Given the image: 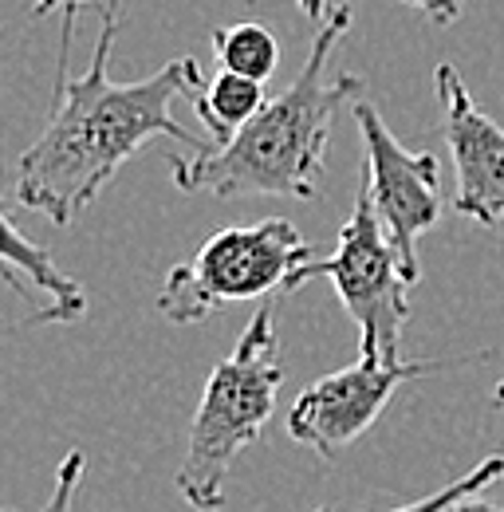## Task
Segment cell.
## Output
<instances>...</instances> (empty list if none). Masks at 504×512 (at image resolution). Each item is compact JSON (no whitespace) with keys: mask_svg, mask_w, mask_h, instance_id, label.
<instances>
[{"mask_svg":"<svg viewBox=\"0 0 504 512\" xmlns=\"http://www.w3.org/2000/svg\"><path fill=\"white\" fill-rule=\"evenodd\" d=\"M119 8L123 0L99 8L103 32L91 67L79 79H63L48 127L16 166V201L52 225H71L150 138H174L189 150L205 146L174 119V99L201 91L193 56L170 60L138 83L111 79L107 64L119 36Z\"/></svg>","mask_w":504,"mask_h":512,"instance_id":"1","label":"cell"},{"mask_svg":"<svg viewBox=\"0 0 504 512\" xmlns=\"http://www.w3.org/2000/svg\"><path fill=\"white\" fill-rule=\"evenodd\" d=\"M355 12L331 8L315 28L312 52L288 91L268 99L249 127L229 142H209L174 158L170 178L182 193L213 197H300L312 201L323 186V150L339 107L359 103L363 79L339 71L327 79L335 48L351 32Z\"/></svg>","mask_w":504,"mask_h":512,"instance_id":"2","label":"cell"},{"mask_svg":"<svg viewBox=\"0 0 504 512\" xmlns=\"http://www.w3.org/2000/svg\"><path fill=\"white\" fill-rule=\"evenodd\" d=\"M280 386L284 363L276 339V304H260L233 355L209 371L189 422L186 457L178 469V493L189 509L217 512L225 505V473L241 449L260 442L268 418L276 414Z\"/></svg>","mask_w":504,"mask_h":512,"instance_id":"3","label":"cell"},{"mask_svg":"<svg viewBox=\"0 0 504 512\" xmlns=\"http://www.w3.org/2000/svg\"><path fill=\"white\" fill-rule=\"evenodd\" d=\"M315 276L331 280L339 304L359 327V355L398 363L402 327L410 320V288L418 280L410 276V268L402 264V256L394 249L367 182L359 186L351 213L339 225L335 253L323 260H315V256L304 260L288 276L284 292H300Z\"/></svg>","mask_w":504,"mask_h":512,"instance_id":"4","label":"cell"},{"mask_svg":"<svg viewBox=\"0 0 504 512\" xmlns=\"http://www.w3.org/2000/svg\"><path fill=\"white\" fill-rule=\"evenodd\" d=\"M304 260H312V245L284 217L221 229L189 260L166 272L158 316L170 323H201L221 304H245L268 292H284L288 276Z\"/></svg>","mask_w":504,"mask_h":512,"instance_id":"5","label":"cell"},{"mask_svg":"<svg viewBox=\"0 0 504 512\" xmlns=\"http://www.w3.org/2000/svg\"><path fill=\"white\" fill-rule=\"evenodd\" d=\"M485 355H465V359H418V363H386L375 355H359V363L323 375L312 383L288 410V434L292 442L315 449L323 461H335L347 446H355L390 406L394 390L410 379L449 371V367H469L485 363Z\"/></svg>","mask_w":504,"mask_h":512,"instance_id":"6","label":"cell"},{"mask_svg":"<svg viewBox=\"0 0 504 512\" xmlns=\"http://www.w3.org/2000/svg\"><path fill=\"white\" fill-rule=\"evenodd\" d=\"M351 107H355V123H359L363 146H367V178L363 182L371 190V201H375L378 217L402 256V264L418 280L422 276L418 241L426 233H434L441 221L438 158L426 150H406L367 99H359Z\"/></svg>","mask_w":504,"mask_h":512,"instance_id":"7","label":"cell"},{"mask_svg":"<svg viewBox=\"0 0 504 512\" xmlns=\"http://www.w3.org/2000/svg\"><path fill=\"white\" fill-rule=\"evenodd\" d=\"M434 91L441 103V138L457 174L453 209L497 229L504 221V127L481 111L453 64L434 67Z\"/></svg>","mask_w":504,"mask_h":512,"instance_id":"8","label":"cell"},{"mask_svg":"<svg viewBox=\"0 0 504 512\" xmlns=\"http://www.w3.org/2000/svg\"><path fill=\"white\" fill-rule=\"evenodd\" d=\"M0 221H4L0 260H4V276H8V284H12L20 296H28V300H32V288L40 292V304L32 308L28 323L40 327V323L83 320V316H87V292L52 264L48 249H40V245L28 241V237L16 229L12 217L0 213Z\"/></svg>","mask_w":504,"mask_h":512,"instance_id":"9","label":"cell"},{"mask_svg":"<svg viewBox=\"0 0 504 512\" xmlns=\"http://www.w3.org/2000/svg\"><path fill=\"white\" fill-rule=\"evenodd\" d=\"M264 103H268L264 83L245 79L237 71H217L213 83H205L201 95H193L197 123L209 130L213 142H229L237 130L249 127Z\"/></svg>","mask_w":504,"mask_h":512,"instance_id":"10","label":"cell"},{"mask_svg":"<svg viewBox=\"0 0 504 512\" xmlns=\"http://www.w3.org/2000/svg\"><path fill=\"white\" fill-rule=\"evenodd\" d=\"M213 56L221 71H237L245 79L268 83L280 67V40L268 24H229L213 32Z\"/></svg>","mask_w":504,"mask_h":512,"instance_id":"11","label":"cell"},{"mask_svg":"<svg viewBox=\"0 0 504 512\" xmlns=\"http://www.w3.org/2000/svg\"><path fill=\"white\" fill-rule=\"evenodd\" d=\"M504 481V453H493V457H485L481 465H473L469 473H461L453 485H445L438 493H430V497H422V501H410V505H402V509H386V512H453L461 501H469V497H481L489 485H497ZM315 512H339V509H315Z\"/></svg>","mask_w":504,"mask_h":512,"instance_id":"12","label":"cell"},{"mask_svg":"<svg viewBox=\"0 0 504 512\" xmlns=\"http://www.w3.org/2000/svg\"><path fill=\"white\" fill-rule=\"evenodd\" d=\"M115 0H32V16H48L60 12L63 16V48H60V83L67 75V60H71V40H75V20L83 8H107Z\"/></svg>","mask_w":504,"mask_h":512,"instance_id":"13","label":"cell"},{"mask_svg":"<svg viewBox=\"0 0 504 512\" xmlns=\"http://www.w3.org/2000/svg\"><path fill=\"white\" fill-rule=\"evenodd\" d=\"M83 469H87V457L83 449H71L56 469V485H52V497L44 501L40 512H75V489L83 481Z\"/></svg>","mask_w":504,"mask_h":512,"instance_id":"14","label":"cell"},{"mask_svg":"<svg viewBox=\"0 0 504 512\" xmlns=\"http://www.w3.org/2000/svg\"><path fill=\"white\" fill-rule=\"evenodd\" d=\"M398 4L418 8V12H422L430 24H438V28L457 24V20H461V12H465V0H398Z\"/></svg>","mask_w":504,"mask_h":512,"instance_id":"15","label":"cell"},{"mask_svg":"<svg viewBox=\"0 0 504 512\" xmlns=\"http://www.w3.org/2000/svg\"><path fill=\"white\" fill-rule=\"evenodd\" d=\"M453 512H501L497 505H489V501H481V497H469V501H461Z\"/></svg>","mask_w":504,"mask_h":512,"instance_id":"16","label":"cell"},{"mask_svg":"<svg viewBox=\"0 0 504 512\" xmlns=\"http://www.w3.org/2000/svg\"><path fill=\"white\" fill-rule=\"evenodd\" d=\"M300 8H304V16H312V20H323V16H327V0H300Z\"/></svg>","mask_w":504,"mask_h":512,"instance_id":"17","label":"cell"},{"mask_svg":"<svg viewBox=\"0 0 504 512\" xmlns=\"http://www.w3.org/2000/svg\"><path fill=\"white\" fill-rule=\"evenodd\" d=\"M493 402H497V406L504 410V379H501L497 386H493Z\"/></svg>","mask_w":504,"mask_h":512,"instance_id":"18","label":"cell"}]
</instances>
